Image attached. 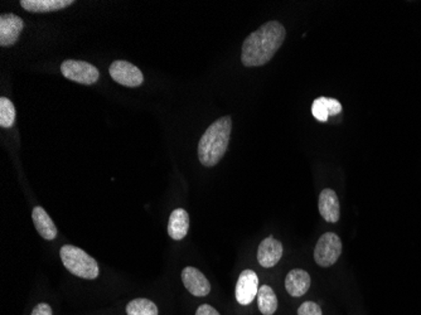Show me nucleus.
Listing matches in <instances>:
<instances>
[{"label": "nucleus", "mask_w": 421, "mask_h": 315, "mask_svg": "<svg viewBox=\"0 0 421 315\" xmlns=\"http://www.w3.org/2000/svg\"><path fill=\"white\" fill-rule=\"evenodd\" d=\"M287 32L280 22L271 20L252 32L245 39L241 51V61L246 67H260L266 65L280 49Z\"/></svg>", "instance_id": "obj_1"}, {"label": "nucleus", "mask_w": 421, "mask_h": 315, "mask_svg": "<svg viewBox=\"0 0 421 315\" xmlns=\"http://www.w3.org/2000/svg\"><path fill=\"white\" fill-rule=\"evenodd\" d=\"M232 120L230 116H224L212 122L198 143V158L202 165L214 167L220 163L226 154L231 138Z\"/></svg>", "instance_id": "obj_2"}, {"label": "nucleus", "mask_w": 421, "mask_h": 315, "mask_svg": "<svg viewBox=\"0 0 421 315\" xmlns=\"http://www.w3.org/2000/svg\"><path fill=\"white\" fill-rule=\"evenodd\" d=\"M63 266L81 279L95 280L100 274L98 261L74 245H65L60 251Z\"/></svg>", "instance_id": "obj_3"}, {"label": "nucleus", "mask_w": 421, "mask_h": 315, "mask_svg": "<svg viewBox=\"0 0 421 315\" xmlns=\"http://www.w3.org/2000/svg\"><path fill=\"white\" fill-rule=\"evenodd\" d=\"M342 254V243L339 236L327 232L318 240L314 249V260L319 266L330 267L336 264Z\"/></svg>", "instance_id": "obj_4"}, {"label": "nucleus", "mask_w": 421, "mask_h": 315, "mask_svg": "<svg viewBox=\"0 0 421 315\" xmlns=\"http://www.w3.org/2000/svg\"><path fill=\"white\" fill-rule=\"evenodd\" d=\"M61 72L67 79L81 85H93L100 79L98 68L89 62L66 60L61 65Z\"/></svg>", "instance_id": "obj_5"}, {"label": "nucleus", "mask_w": 421, "mask_h": 315, "mask_svg": "<svg viewBox=\"0 0 421 315\" xmlns=\"http://www.w3.org/2000/svg\"><path fill=\"white\" fill-rule=\"evenodd\" d=\"M111 79L125 87H139L144 82L143 72L128 61L112 62L109 68Z\"/></svg>", "instance_id": "obj_6"}, {"label": "nucleus", "mask_w": 421, "mask_h": 315, "mask_svg": "<svg viewBox=\"0 0 421 315\" xmlns=\"http://www.w3.org/2000/svg\"><path fill=\"white\" fill-rule=\"evenodd\" d=\"M25 22L23 19L8 13L0 15V46L1 47H12L19 39L20 33L23 31Z\"/></svg>", "instance_id": "obj_7"}, {"label": "nucleus", "mask_w": 421, "mask_h": 315, "mask_svg": "<svg viewBox=\"0 0 421 315\" xmlns=\"http://www.w3.org/2000/svg\"><path fill=\"white\" fill-rule=\"evenodd\" d=\"M259 292V278L254 270H244L238 276L236 284V300L241 305H249L254 302Z\"/></svg>", "instance_id": "obj_8"}, {"label": "nucleus", "mask_w": 421, "mask_h": 315, "mask_svg": "<svg viewBox=\"0 0 421 315\" xmlns=\"http://www.w3.org/2000/svg\"><path fill=\"white\" fill-rule=\"evenodd\" d=\"M182 281L186 289L195 297H207L211 291V285L207 278L195 267H184L182 271Z\"/></svg>", "instance_id": "obj_9"}, {"label": "nucleus", "mask_w": 421, "mask_h": 315, "mask_svg": "<svg viewBox=\"0 0 421 315\" xmlns=\"http://www.w3.org/2000/svg\"><path fill=\"white\" fill-rule=\"evenodd\" d=\"M283 256V245L273 236H268L257 249V261L260 266L274 267Z\"/></svg>", "instance_id": "obj_10"}, {"label": "nucleus", "mask_w": 421, "mask_h": 315, "mask_svg": "<svg viewBox=\"0 0 421 315\" xmlns=\"http://www.w3.org/2000/svg\"><path fill=\"white\" fill-rule=\"evenodd\" d=\"M318 208L324 221L330 224L338 222L341 216V206H339L338 195L333 189L325 188L320 192Z\"/></svg>", "instance_id": "obj_11"}, {"label": "nucleus", "mask_w": 421, "mask_h": 315, "mask_svg": "<svg viewBox=\"0 0 421 315\" xmlns=\"http://www.w3.org/2000/svg\"><path fill=\"white\" fill-rule=\"evenodd\" d=\"M311 275L306 270L294 269L285 278V289L290 297H303L311 288Z\"/></svg>", "instance_id": "obj_12"}, {"label": "nucleus", "mask_w": 421, "mask_h": 315, "mask_svg": "<svg viewBox=\"0 0 421 315\" xmlns=\"http://www.w3.org/2000/svg\"><path fill=\"white\" fill-rule=\"evenodd\" d=\"M190 231V214L183 208H177L171 213L168 221V235L174 241H181Z\"/></svg>", "instance_id": "obj_13"}, {"label": "nucleus", "mask_w": 421, "mask_h": 315, "mask_svg": "<svg viewBox=\"0 0 421 315\" xmlns=\"http://www.w3.org/2000/svg\"><path fill=\"white\" fill-rule=\"evenodd\" d=\"M32 219H33L36 230L44 240H47V241L55 240L58 231H57L55 222L49 217L48 213L46 212V210L43 207L37 206L33 208Z\"/></svg>", "instance_id": "obj_14"}, {"label": "nucleus", "mask_w": 421, "mask_h": 315, "mask_svg": "<svg viewBox=\"0 0 421 315\" xmlns=\"http://www.w3.org/2000/svg\"><path fill=\"white\" fill-rule=\"evenodd\" d=\"M22 8L31 13H49L62 11L75 4L74 0H20Z\"/></svg>", "instance_id": "obj_15"}, {"label": "nucleus", "mask_w": 421, "mask_h": 315, "mask_svg": "<svg viewBox=\"0 0 421 315\" xmlns=\"http://www.w3.org/2000/svg\"><path fill=\"white\" fill-rule=\"evenodd\" d=\"M257 305L264 315H273L278 309V297L268 285L260 286L257 292Z\"/></svg>", "instance_id": "obj_16"}, {"label": "nucleus", "mask_w": 421, "mask_h": 315, "mask_svg": "<svg viewBox=\"0 0 421 315\" xmlns=\"http://www.w3.org/2000/svg\"><path fill=\"white\" fill-rule=\"evenodd\" d=\"M128 315H158V307L149 299L138 297L127 305Z\"/></svg>", "instance_id": "obj_17"}, {"label": "nucleus", "mask_w": 421, "mask_h": 315, "mask_svg": "<svg viewBox=\"0 0 421 315\" xmlns=\"http://www.w3.org/2000/svg\"><path fill=\"white\" fill-rule=\"evenodd\" d=\"M15 122V109L8 97H0V127L9 129Z\"/></svg>", "instance_id": "obj_18"}, {"label": "nucleus", "mask_w": 421, "mask_h": 315, "mask_svg": "<svg viewBox=\"0 0 421 315\" xmlns=\"http://www.w3.org/2000/svg\"><path fill=\"white\" fill-rule=\"evenodd\" d=\"M311 112L313 116L319 122H327L330 117V112L325 105V97H318L311 105Z\"/></svg>", "instance_id": "obj_19"}, {"label": "nucleus", "mask_w": 421, "mask_h": 315, "mask_svg": "<svg viewBox=\"0 0 421 315\" xmlns=\"http://www.w3.org/2000/svg\"><path fill=\"white\" fill-rule=\"evenodd\" d=\"M298 315H323V313L317 303L306 302L300 305Z\"/></svg>", "instance_id": "obj_20"}, {"label": "nucleus", "mask_w": 421, "mask_h": 315, "mask_svg": "<svg viewBox=\"0 0 421 315\" xmlns=\"http://www.w3.org/2000/svg\"><path fill=\"white\" fill-rule=\"evenodd\" d=\"M325 105H327L330 116H336L342 112V105L336 98L325 97Z\"/></svg>", "instance_id": "obj_21"}, {"label": "nucleus", "mask_w": 421, "mask_h": 315, "mask_svg": "<svg viewBox=\"0 0 421 315\" xmlns=\"http://www.w3.org/2000/svg\"><path fill=\"white\" fill-rule=\"evenodd\" d=\"M31 315H52V308L48 304H38L37 307H34Z\"/></svg>", "instance_id": "obj_22"}, {"label": "nucleus", "mask_w": 421, "mask_h": 315, "mask_svg": "<svg viewBox=\"0 0 421 315\" xmlns=\"http://www.w3.org/2000/svg\"><path fill=\"white\" fill-rule=\"evenodd\" d=\"M195 315H221L217 310L214 309V307L203 304L201 307H198V309L195 311Z\"/></svg>", "instance_id": "obj_23"}]
</instances>
